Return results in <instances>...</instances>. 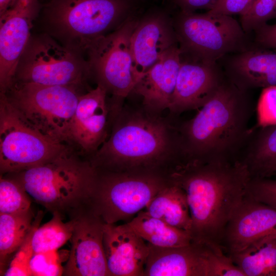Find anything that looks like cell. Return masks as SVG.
I'll use <instances>...</instances> for the list:
<instances>
[{"label":"cell","instance_id":"obj_1","mask_svg":"<svg viewBox=\"0 0 276 276\" xmlns=\"http://www.w3.org/2000/svg\"><path fill=\"white\" fill-rule=\"evenodd\" d=\"M109 136L87 159L97 170L150 172L169 176L181 162L178 128L142 107H123Z\"/></svg>","mask_w":276,"mask_h":276},{"label":"cell","instance_id":"obj_2","mask_svg":"<svg viewBox=\"0 0 276 276\" xmlns=\"http://www.w3.org/2000/svg\"><path fill=\"white\" fill-rule=\"evenodd\" d=\"M251 179L242 160L189 162L176 167L169 179L186 194L192 241L222 246L226 225L244 198Z\"/></svg>","mask_w":276,"mask_h":276},{"label":"cell","instance_id":"obj_3","mask_svg":"<svg viewBox=\"0 0 276 276\" xmlns=\"http://www.w3.org/2000/svg\"><path fill=\"white\" fill-rule=\"evenodd\" d=\"M242 89L222 82L198 113L178 129L182 163L231 158L249 134L251 113Z\"/></svg>","mask_w":276,"mask_h":276},{"label":"cell","instance_id":"obj_4","mask_svg":"<svg viewBox=\"0 0 276 276\" xmlns=\"http://www.w3.org/2000/svg\"><path fill=\"white\" fill-rule=\"evenodd\" d=\"M97 173L88 159L71 148L48 162L5 175L46 210L70 219L87 207Z\"/></svg>","mask_w":276,"mask_h":276},{"label":"cell","instance_id":"obj_5","mask_svg":"<svg viewBox=\"0 0 276 276\" xmlns=\"http://www.w3.org/2000/svg\"><path fill=\"white\" fill-rule=\"evenodd\" d=\"M135 0H49L43 8L44 32L83 53L131 15Z\"/></svg>","mask_w":276,"mask_h":276},{"label":"cell","instance_id":"obj_6","mask_svg":"<svg viewBox=\"0 0 276 276\" xmlns=\"http://www.w3.org/2000/svg\"><path fill=\"white\" fill-rule=\"evenodd\" d=\"M84 93L71 86L13 81L4 94L29 124L49 137L70 146L71 124L79 97Z\"/></svg>","mask_w":276,"mask_h":276},{"label":"cell","instance_id":"obj_7","mask_svg":"<svg viewBox=\"0 0 276 276\" xmlns=\"http://www.w3.org/2000/svg\"><path fill=\"white\" fill-rule=\"evenodd\" d=\"M97 171L87 206L107 224L132 218L169 182L155 173Z\"/></svg>","mask_w":276,"mask_h":276},{"label":"cell","instance_id":"obj_8","mask_svg":"<svg viewBox=\"0 0 276 276\" xmlns=\"http://www.w3.org/2000/svg\"><path fill=\"white\" fill-rule=\"evenodd\" d=\"M82 53L44 33L31 36L18 62L13 81L82 90L91 76Z\"/></svg>","mask_w":276,"mask_h":276},{"label":"cell","instance_id":"obj_9","mask_svg":"<svg viewBox=\"0 0 276 276\" xmlns=\"http://www.w3.org/2000/svg\"><path fill=\"white\" fill-rule=\"evenodd\" d=\"M71 146L44 135L27 122L0 93V171L18 172L48 162Z\"/></svg>","mask_w":276,"mask_h":276},{"label":"cell","instance_id":"obj_10","mask_svg":"<svg viewBox=\"0 0 276 276\" xmlns=\"http://www.w3.org/2000/svg\"><path fill=\"white\" fill-rule=\"evenodd\" d=\"M137 22L130 16L113 32L94 41L86 52L91 76L120 107L138 82L130 48L131 36Z\"/></svg>","mask_w":276,"mask_h":276},{"label":"cell","instance_id":"obj_11","mask_svg":"<svg viewBox=\"0 0 276 276\" xmlns=\"http://www.w3.org/2000/svg\"><path fill=\"white\" fill-rule=\"evenodd\" d=\"M174 30L182 51L202 60L215 62L226 54L240 50L245 32L232 16L179 11Z\"/></svg>","mask_w":276,"mask_h":276},{"label":"cell","instance_id":"obj_12","mask_svg":"<svg viewBox=\"0 0 276 276\" xmlns=\"http://www.w3.org/2000/svg\"><path fill=\"white\" fill-rule=\"evenodd\" d=\"M73 218L75 225L70 239L71 249L63 275L111 276L103 246L105 223L88 206Z\"/></svg>","mask_w":276,"mask_h":276},{"label":"cell","instance_id":"obj_13","mask_svg":"<svg viewBox=\"0 0 276 276\" xmlns=\"http://www.w3.org/2000/svg\"><path fill=\"white\" fill-rule=\"evenodd\" d=\"M41 6L38 0H17L0 15V90L12 84L17 66L31 36Z\"/></svg>","mask_w":276,"mask_h":276},{"label":"cell","instance_id":"obj_14","mask_svg":"<svg viewBox=\"0 0 276 276\" xmlns=\"http://www.w3.org/2000/svg\"><path fill=\"white\" fill-rule=\"evenodd\" d=\"M107 93L101 85L81 94L69 131V143L87 158L94 154L107 139L109 121H112Z\"/></svg>","mask_w":276,"mask_h":276},{"label":"cell","instance_id":"obj_15","mask_svg":"<svg viewBox=\"0 0 276 276\" xmlns=\"http://www.w3.org/2000/svg\"><path fill=\"white\" fill-rule=\"evenodd\" d=\"M166 12L156 9L138 20L131 35L133 72L138 81L169 49L177 44V36Z\"/></svg>","mask_w":276,"mask_h":276},{"label":"cell","instance_id":"obj_16","mask_svg":"<svg viewBox=\"0 0 276 276\" xmlns=\"http://www.w3.org/2000/svg\"><path fill=\"white\" fill-rule=\"evenodd\" d=\"M148 244L144 276H211L212 258L219 245L192 241L174 247Z\"/></svg>","mask_w":276,"mask_h":276},{"label":"cell","instance_id":"obj_17","mask_svg":"<svg viewBox=\"0 0 276 276\" xmlns=\"http://www.w3.org/2000/svg\"><path fill=\"white\" fill-rule=\"evenodd\" d=\"M273 236L276 209L245 196L226 225L221 246L230 255Z\"/></svg>","mask_w":276,"mask_h":276},{"label":"cell","instance_id":"obj_18","mask_svg":"<svg viewBox=\"0 0 276 276\" xmlns=\"http://www.w3.org/2000/svg\"><path fill=\"white\" fill-rule=\"evenodd\" d=\"M103 246L111 276H144L149 246L127 223H105Z\"/></svg>","mask_w":276,"mask_h":276},{"label":"cell","instance_id":"obj_19","mask_svg":"<svg viewBox=\"0 0 276 276\" xmlns=\"http://www.w3.org/2000/svg\"><path fill=\"white\" fill-rule=\"evenodd\" d=\"M222 82L215 62L181 60L169 110L177 114L200 108Z\"/></svg>","mask_w":276,"mask_h":276},{"label":"cell","instance_id":"obj_20","mask_svg":"<svg viewBox=\"0 0 276 276\" xmlns=\"http://www.w3.org/2000/svg\"><path fill=\"white\" fill-rule=\"evenodd\" d=\"M182 51L177 44L169 49L145 72L132 93L142 98L143 107L160 114L169 108L179 73Z\"/></svg>","mask_w":276,"mask_h":276},{"label":"cell","instance_id":"obj_21","mask_svg":"<svg viewBox=\"0 0 276 276\" xmlns=\"http://www.w3.org/2000/svg\"><path fill=\"white\" fill-rule=\"evenodd\" d=\"M232 82L240 88L276 86V50L264 48L244 50L231 64Z\"/></svg>","mask_w":276,"mask_h":276},{"label":"cell","instance_id":"obj_22","mask_svg":"<svg viewBox=\"0 0 276 276\" xmlns=\"http://www.w3.org/2000/svg\"><path fill=\"white\" fill-rule=\"evenodd\" d=\"M145 211L190 234L192 220L186 194L182 189L170 180L149 202Z\"/></svg>","mask_w":276,"mask_h":276},{"label":"cell","instance_id":"obj_23","mask_svg":"<svg viewBox=\"0 0 276 276\" xmlns=\"http://www.w3.org/2000/svg\"><path fill=\"white\" fill-rule=\"evenodd\" d=\"M127 223L146 242L155 246L179 247L192 241L188 232L151 216L145 211L140 212Z\"/></svg>","mask_w":276,"mask_h":276},{"label":"cell","instance_id":"obj_24","mask_svg":"<svg viewBox=\"0 0 276 276\" xmlns=\"http://www.w3.org/2000/svg\"><path fill=\"white\" fill-rule=\"evenodd\" d=\"M229 257L245 276H276V236L257 241Z\"/></svg>","mask_w":276,"mask_h":276},{"label":"cell","instance_id":"obj_25","mask_svg":"<svg viewBox=\"0 0 276 276\" xmlns=\"http://www.w3.org/2000/svg\"><path fill=\"white\" fill-rule=\"evenodd\" d=\"M262 128L243 159L252 178H265L276 174V125Z\"/></svg>","mask_w":276,"mask_h":276},{"label":"cell","instance_id":"obj_26","mask_svg":"<svg viewBox=\"0 0 276 276\" xmlns=\"http://www.w3.org/2000/svg\"><path fill=\"white\" fill-rule=\"evenodd\" d=\"M32 210L20 214L0 213V265L3 275L7 260L26 239L33 224Z\"/></svg>","mask_w":276,"mask_h":276},{"label":"cell","instance_id":"obj_27","mask_svg":"<svg viewBox=\"0 0 276 276\" xmlns=\"http://www.w3.org/2000/svg\"><path fill=\"white\" fill-rule=\"evenodd\" d=\"M53 214L48 222L35 230L32 245L34 254L57 250L70 240L73 233L75 219L64 222L65 217L59 213Z\"/></svg>","mask_w":276,"mask_h":276},{"label":"cell","instance_id":"obj_28","mask_svg":"<svg viewBox=\"0 0 276 276\" xmlns=\"http://www.w3.org/2000/svg\"><path fill=\"white\" fill-rule=\"evenodd\" d=\"M31 198L22 186L16 180L1 175L0 213L14 214L30 210Z\"/></svg>","mask_w":276,"mask_h":276},{"label":"cell","instance_id":"obj_29","mask_svg":"<svg viewBox=\"0 0 276 276\" xmlns=\"http://www.w3.org/2000/svg\"><path fill=\"white\" fill-rule=\"evenodd\" d=\"M42 218V212H38L30 232L23 243L16 250L4 275H31L30 264L34 254L32 245V238L35 230L39 226Z\"/></svg>","mask_w":276,"mask_h":276},{"label":"cell","instance_id":"obj_30","mask_svg":"<svg viewBox=\"0 0 276 276\" xmlns=\"http://www.w3.org/2000/svg\"><path fill=\"white\" fill-rule=\"evenodd\" d=\"M276 18V0H254L248 10L240 16V24L245 32L255 31Z\"/></svg>","mask_w":276,"mask_h":276},{"label":"cell","instance_id":"obj_31","mask_svg":"<svg viewBox=\"0 0 276 276\" xmlns=\"http://www.w3.org/2000/svg\"><path fill=\"white\" fill-rule=\"evenodd\" d=\"M61 258L56 250L34 254L30 264L31 275L54 276L63 274Z\"/></svg>","mask_w":276,"mask_h":276},{"label":"cell","instance_id":"obj_32","mask_svg":"<svg viewBox=\"0 0 276 276\" xmlns=\"http://www.w3.org/2000/svg\"><path fill=\"white\" fill-rule=\"evenodd\" d=\"M258 125H276V86L263 88L257 108Z\"/></svg>","mask_w":276,"mask_h":276},{"label":"cell","instance_id":"obj_33","mask_svg":"<svg viewBox=\"0 0 276 276\" xmlns=\"http://www.w3.org/2000/svg\"><path fill=\"white\" fill-rule=\"evenodd\" d=\"M245 196L276 209V180L252 178Z\"/></svg>","mask_w":276,"mask_h":276},{"label":"cell","instance_id":"obj_34","mask_svg":"<svg viewBox=\"0 0 276 276\" xmlns=\"http://www.w3.org/2000/svg\"><path fill=\"white\" fill-rule=\"evenodd\" d=\"M254 0H217L206 12L219 15L232 16L243 14Z\"/></svg>","mask_w":276,"mask_h":276},{"label":"cell","instance_id":"obj_35","mask_svg":"<svg viewBox=\"0 0 276 276\" xmlns=\"http://www.w3.org/2000/svg\"><path fill=\"white\" fill-rule=\"evenodd\" d=\"M255 32L256 40L260 47L276 50V22L265 24Z\"/></svg>","mask_w":276,"mask_h":276},{"label":"cell","instance_id":"obj_36","mask_svg":"<svg viewBox=\"0 0 276 276\" xmlns=\"http://www.w3.org/2000/svg\"><path fill=\"white\" fill-rule=\"evenodd\" d=\"M180 11L194 12L198 9L209 10L217 0H170Z\"/></svg>","mask_w":276,"mask_h":276},{"label":"cell","instance_id":"obj_37","mask_svg":"<svg viewBox=\"0 0 276 276\" xmlns=\"http://www.w3.org/2000/svg\"><path fill=\"white\" fill-rule=\"evenodd\" d=\"M17 0H0V15L12 7Z\"/></svg>","mask_w":276,"mask_h":276},{"label":"cell","instance_id":"obj_38","mask_svg":"<svg viewBox=\"0 0 276 276\" xmlns=\"http://www.w3.org/2000/svg\"></svg>","mask_w":276,"mask_h":276}]
</instances>
